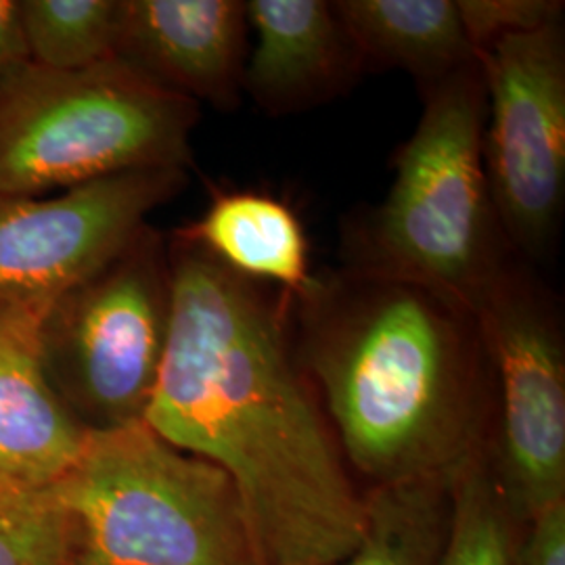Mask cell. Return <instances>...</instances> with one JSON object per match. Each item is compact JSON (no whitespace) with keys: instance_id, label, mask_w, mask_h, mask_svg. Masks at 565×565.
I'll list each match as a JSON object with an SVG mask.
<instances>
[{"instance_id":"1","label":"cell","mask_w":565,"mask_h":565,"mask_svg":"<svg viewBox=\"0 0 565 565\" xmlns=\"http://www.w3.org/2000/svg\"><path fill=\"white\" fill-rule=\"evenodd\" d=\"M166 239L172 308L145 424L233 480L264 565L340 562L366 507L298 361L294 298Z\"/></svg>"},{"instance_id":"2","label":"cell","mask_w":565,"mask_h":565,"mask_svg":"<svg viewBox=\"0 0 565 565\" xmlns=\"http://www.w3.org/2000/svg\"><path fill=\"white\" fill-rule=\"evenodd\" d=\"M294 333L343 461L371 488L452 480L490 446L494 387L471 312L340 270L294 300Z\"/></svg>"},{"instance_id":"3","label":"cell","mask_w":565,"mask_h":565,"mask_svg":"<svg viewBox=\"0 0 565 565\" xmlns=\"http://www.w3.org/2000/svg\"><path fill=\"white\" fill-rule=\"evenodd\" d=\"M419 88L424 111L384 202L343 228V270L422 287L476 317L507 264L486 181L480 61Z\"/></svg>"},{"instance_id":"4","label":"cell","mask_w":565,"mask_h":565,"mask_svg":"<svg viewBox=\"0 0 565 565\" xmlns=\"http://www.w3.org/2000/svg\"><path fill=\"white\" fill-rule=\"evenodd\" d=\"M53 484L76 565H264L233 480L145 422L88 431Z\"/></svg>"},{"instance_id":"5","label":"cell","mask_w":565,"mask_h":565,"mask_svg":"<svg viewBox=\"0 0 565 565\" xmlns=\"http://www.w3.org/2000/svg\"><path fill=\"white\" fill-rule=\"evenodd\" d=\"M200 105L124 61L57 72L23 63L0 84V195H46L135 170L193 166Z\"/></svg>"},{"instance_id":"6","label":"cell","mask_w":565,"mask_h":565,"mask_svg":"<svg viewBox=\"0 0 565 565\" xmlns=\"http://www.w3.org/2000/svg\"><path fill=\"white\" fill-rule=\"evenodd\" d=\"M170 308L168 239L151 224L49 306L42 323L46 375L86 431L145 422L162 366Z\"/></svg>"},{"instance_id":"7","label":"cell","mask_w":565,"mask_h":565,"mask_svg":"<svg viewBox=\"0 0 565 565\" xmlns=\"http://www.w3.org/2000/svg\"><path fill=\"white\" fill-rule=\"evenodd\" d=\"M494 387L490 465L518 525L565 503V345L559 312L507 263L476 310Z\"/></svg>"},{"instance_id":"8","label":"cell","mask_w":565,"mask_h":565,"mask_svg":"<svg viewBox=\"0 0 565 565\" xmlns=\"http://www.w3.org/2000/svg\"><path fill=\"white\" fill-rule=\"evenodd\" d=\"M486 86V181L509 247H553L565 198L564 20L476 51Z\"/></svg>"},{"instance_id":"9","label":"cell","mask_w":565,"mask_h":565,"mask_svg":"<svg viewBox=\"0 0 565 565\" xmlns=\"http://www.w3.org/2000/svg\"><path fill=\"white\" fill-rule=\"evenodd\" d=\"M189 170H135L60 195H0V302L53 303L118 256Z\"/></svg>"},{"instance_id":"10","label":"cell","mask_w":565,"mask_h":565,"mask_svg":"<svg viewBox=\"0 0 565 565\" xmlns=\"http://www.w3.org/2000/svg\"><path fill=\"white\" fill-rule=\"evenodd\" d=\"M242 0H120L114 57L191 102L242 105L247 63Z\"/></svg>"},{"instance_id":"11","label":"cell","mask_w":565,"mask_h":565,"mask_svg":"<svg viewBox=\"0 0 565 565\" xmlns=\"http://www.w3.org/2000/svg\"><path fill=\"white\" fill-rule=\"evenodd\" d=\"M254 49L243 93L268 116L308 111L354 86L364 67L331 2L249 0Z\"/></svg>"},{"instance_id":"12","label":"cell","mask_w":565,"mask_h":565,"mask_svg":"<svg viewBox=\"0 0 565 565\" xmlns=\"http://www.w3.org/2000/svg\"><path fill=\"white\" fill-rule=\"evenodd\" d=\"M49 306L0 302V471L36 484L60 480L88 434L46 375L42 323Z\"/></svg>"},{"instance_id":"13","label":"cell","mask_w":565,"mask_h":565,"mask_svg":"<svg viewBox=\"0 0 565 565\" xmlns=\"http://www.w3.org/2000/svg\"><path fill=\"white\" fill-rule=\"evenodd\" d=\"M233 275L300 300L317 281L310 242L296 210L263 191H216L202 216L172 231Z\"/></svg>"},{"instance_id":"14","label":"cell","mask_w":565,"mask_h":565,"mask_svg":"<svg viewBox=\"0 0 565 565\" xmlns=\"http://www.w3.org/2000/svg\"><path fill=\"white\" fill-rule=\"evenodd\" d=\"M331 9L364 72L398 67L424 86L478 61L457 0H335Z\"/></svg>"},{"instance_id":"15","label":"cell","mask_w":565,"mask_h":565,"mask_svg":"<svg viewBox=\"0 0 565 565\" xmlns=\"http://www.w3.org/2000/svg\"><path fill=\"white\" fill-rule=\"evenodd\" d=\"M452 480L375 486L356 548L331 565H438L452 515Z\"/></svg>"},{"instance_id":"16","label":"cell","mask_w":565,"mask_h":565,"mask_svg":"<svg viewBox=\"0 0 565 565\" xmlns=\"http://www.w3.org/2000/svg\"><path fill=\"white\" fill-rule=\"evenodd\" d=\"M28 61L70 72L111 60L120 0H20Z\"/></svg>"},{"instance_id":"17","label":"cell","mask_w":565,"mask_h":565,"mask_svg":"<svg viewBox=\"0 0 565 565\" xmlns=\"http://www.w3.org/2000/svg\"><path fill=\"white\" fill-rule=\"evenodd\" d=\"M452 515L438 565H511L520 527L497 484L488 448L455 473Z\"/></svg>"},{"instance_id":"18","label":"cell","mask_w":565,"mask_h":565,"mask_svg":"<svg viewBox=\"0 0 565 565\" xmlns=\"http://www.w3.org/2000/svg\"><path fill=\"white\" fill-rule=\"evenodd\" d=\"M0 565H76V525L53 482L0 471Z\"/></svg>"},{"instance_id":"19","label":"cell","mask_w":565,"mask_h":565,"mask_svg":"<svg viewBox=\"0 0 565 565\" xmlns=\"http://www.w3.org/2000/svg\"><path fill=\"white\" fill-rule=\"evenodd\" d=\"M457 9L476 51L564 20V2L557 0H457Z\"/></svg>"},{"instance_id":"20","label":"cell","mask_w":565,"mask_h":565,"mask_svg":"<svg viewBox=\"0 0 565 565\" xmlns=\"http://www.w3.org/2000/svg\"><path fill=\"white\" fill-rule=\"evenodd\" d=\"M511 565H565V503L520 527Z\"/></svg>"},{"instance_id":"21","label":"cell","mask_w":565,"mask_h":565,"mask_svg":"<svg viewBox=\"0 0 565 565\" xmlns=\"http://www.w3.org/2000/svg\"><path fill=\"white\" fill-rule=\"evenodd\" d=\"M28 63L21 34L20 0H0V84Z\"/></svg>"}]
</instances>
